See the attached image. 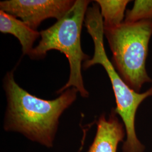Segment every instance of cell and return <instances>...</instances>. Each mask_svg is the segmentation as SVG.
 Masks as SVG:
<instances>
[{
    "instance_id": "277c9868",
    "label": "cell",
    "mask_w": 152,
    "mask_h": 152,
    "mask_svg": "<svg viewBox=\"0 0 152 152\" xmlns=\"http://www.w3.org/2000/svg\"><path fill=\"white\" fill-rule=\"evenodd\" d=\"M113 58L112 64L125 83L140 92L146 83H152L146 69L152 20L124 22L114 28H104Z\"/></svg>"
},
{
    "instance_id": "5b68a950",
    "label": "cell",
    "mask_w": 152,
    "mask_h": 152,
    "mask_svg": "<svg viewBox=\"0 0 152 152\" xmlns=\"http://www.w3.org/2000/svg\"><path fill=\"white\" fill-rule=\"evenodd\" d=\"M74 0H6L0 2V10L19 18L37 30L46 19L60 20L75 3Z\"/></svg>"
},
{
    "instance_id": "3957f363",
    "label": "cell",
    "mask_w": 152,
    "mask_h": 152,
    "mask_svg": "<svg viewBox=\"0 0 152 152\" xmlns=\"http://www.w3.org/2000/svg\"><path fill=\"white\" fill-rule=\"evenodd\" d=\"M88 0H76L74 5L64 16L49 28L40 32L41 39L28 56L34 60L42 59L51 50L65 55L70 67L69 80L57 91L61 94L71 87L78 90L82 98H88L89 93L84 86L82 76V61L89 59V56L82 51L81 44L82 28L85 22Z\"/></svg>"
},
{
    "instance_id": "7a4b0ae2",
    "label": "cell",
    "mask_w": 152,
    "mask_h": 152,
    "mask_svg": "<svg viewBox=\"0 0 152 152\" xmlns=\"http://www.w3.org/2000/svg\"><path fill=\"white\" fill-rule=\"evenodd\" d=\"M87 9L84 24L94 44L92 58L83 63V68L96 64L102 65L108 74L115 98L114 111L119 115L125 126L126 137L122 146L123 152H144L145 146L136 135L135 117L139 106L147 98L152 96V85L145 92H136L122 79L106 54L104 45V23L99 6L94 1Z\"/></svg>"
},
{
    "instance_id": "9c48e42d",
    "label": "cell",
    "mask_w": 152,
    "mask_h": 152,
    "mask_svg": "<svg viewBox=\"0 0 152 152\" xmlns=\"http://www.w3.org/2000/svg\"><path fill=\"white\" fill-rule=\"evenodd\" d=\"M145 20H152V0H135L130 10L125 14L124 22L135 23Z\"/></svg>"
},
{
    "instance_id": "6da1fadb",
    "label": "cell",
    "mask_w": 152,
    "mask_h": 152,
    "mask_svg": "<svg viewBox=\"0 0 152 152\" xmlns=\"http://www.w3.org/2000/svg\"><path fill=\"white\" fill-rule=\"evenodd\" d=\"M3 87L7 99L4 130L19 132L46 147H53L59 118L76 100L78 90L71 87L54 100L37 98L18 85L14 71L6 73Z\"/></svg>"
},
{
    "instance_id": "ba28073f",
    "label": "cell",
    "mask_w": 152,
    "mask_h": 152,
    "mask_svg": "<svg viewBox=\"0 0 152 152\" xmlns=\"http://www.w3.org/2000/svg\"><path fill=\"white\" fill-rule=\"evenodd\" d=\"M103 19L104 28H114L124 22L129 0H96Z\"/></svg>"
},
{
    "instance_id": "52a82bcc",
    "label": "cell",
    "mask_w": 152,
    "mask_h": 152,
    "mask_svg": "<svg viewBox=\"0 0 152 152\" xmlns=\"http://www.w3.org/2000/svg\"><path fill=\"white\" fill-rule=\"evenodd\" d=\"M0 32L14 36L18 39L22 46L23 54L31 53L33 44L41 36L40 32L29 27L22 20L16 17L0 10Z\"/></svg>"
},
{
    "instance_id": "8992f818",
    "label": "cell",
    "mask_w": 152,
    "mask_h": 152,
    "mask_svg": "<svg viewBox=\"0 0 152 152\" xmlns=\"http://www.w3.org/2000/svg\"><path fill=\"white\" fill-rule=\"evenodd\" d=\"M96 133L87 152H117L118 145L124 140L125 126L112 109L108 118L102 114L96 122Z\"/></svg>"
}]
</instances>
